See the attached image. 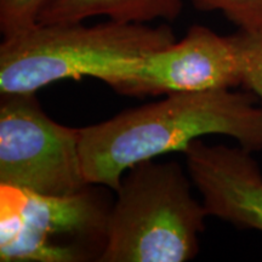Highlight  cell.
Masks as SVG:
<instances>
[{"mask_svg":"<svg viewBox=\"0 0 262 262\" xmlns=\"http://www.w3.org/2000/svg\"><path fill=\"white\" fill-rule=\"evenodd\" d=\"M256 102L250 91L231 89L170 94L79 129L85 179L116 192L124 173L136 164L183 153L204 135L229 136L249 152L262 150V107Z\"/></svg>","mask_w":262,"mask_h":262,"instance_id":"cell-1","label":"cell"},{"mask_svg":"<svg viewBox=\"0 0 262 262\" xmlns=\"http://www.w3.org/2000/svg\"><path fill=\"white\" fill-rule=\"evenodd\" d=\"M175 40L166 25L38 24L0 45V94H35L58 80L83 77L111 86L131 62Z\"/></svg>","mask_w":262,"mask_h":262,"instance_id":"cell-2","label":"cell"},{"mask_svg":"<svg viewBox=\"0 0 262 262\" xmlns=\"http://www.w3.org/2000/svg\"><path fill=\"white\" fill-rule=\"evenodd\" d=\"M116 192L101 262H185L196 256L209 215L178 163L136 164Z\"/></svg>","mask_w":262,"mask_h":262,"instance_id":"cell-3","label":"cell"},{"mask_svg":"<svg viewBox=\"0 0 262 262\" xmlns=\"http://www.w3.org/2000/svg\"><path fill=\"white\" fill-rule=\"evenodd\" d=\"M96 186L70 195L0 186V261H100L113 201Z\"/></svg>","mask_w":262,"mask_h":262,"instance_id":"cell-4","label":"cell"},{"mask_svg":"<svg viewBox=\"0 0 262 262\" xmlns=\"http://www.w3.org/2000/svg\"><path fill=\"white\" fill-rule=\"evenodd\" d=\"M0 186L49 195L90 186L81 166L79 129L48 117L35 94L2 95Z\"/></svg>","mask_w":262,"mask_h":262,"instance_id":"cell-5","label":"cell"},{"mask_svg":"<svg viewBox=\"0 0 262 262\" xmlns=\"http://www.w3.org/2000/svg\"><path fill=\"white\" fill-rule=\"evenodd\" d=\"M242 85V67L232 35L192 26L180 41L131 62L111 85L130 96L233 89Z\"/></svg>","mask_w":262,"mask_h":262,"instance_id":"cell-6","label":"cell"},{"mask_svg":"<svg viewBox=\"0 0 262 262\" xmlns=\"http://www.w3.org/2000/svg\"><path fill=\"white\" fill-rule=\"evenodd\" d=\"M187 171L209 216L262 232V172L243 147L195 140L183 150Z\"/></svg>","mask_w":262,"mask_h":262,"instance_id":"cell-7","label":"cell"},{"mask_svg":"<svg viewBox=\"0 0 262 262\" xmlns=\"http://www.w3.org/2000/svg\"><path fill=\"white\" fill-rule=\"evenodd\" d=\"M185 0H51L39 24H73L106 16L122 24H147L155 19L173 21L181 15Z\"/></svg>","mask_w":262,"mask_h":262,"instance_id":"cell-8","label":"cell"},{"mask_svg":"<svg viewBox=\"0 0 262 262\" xmlns=\"http://www.w3.org/2000/svg\"><path fill=\"white\" fill-rule=\"evenodd\" d=\"M242 67V85L253 93L262 107V29L232 34Z\"/></svg>","mask_w":262,"mask_h":262,"instance_id":"cell-9","label":"cell"},{"mask_svg":"<svg viewBox=\"0 0 262 262\" xmlns=\"http://www.w3.org/2000/svg\"><path fill=\"white\" fill-rule=\"evenodd\" d=\"M51 0H0V32L10 38L39 24V17Z\"/></svg>","mask_w":262,"mask_h":262,"instance_id":"cell-10","label":"cell"},{"mask_svg":"<svg viewBox=\"0 0 262 262\" xmlns=\"http://www.w3.org/2000/svg\"><path fill=\"white\" fill-rule=\"evenodd\" d=\"M202 11H221L242 31L262 29V0H188Z\"/></svg>","mask_w":262,"mask_h":262,"instance_id":"cell-11","label":"cell"}]
</instances>
